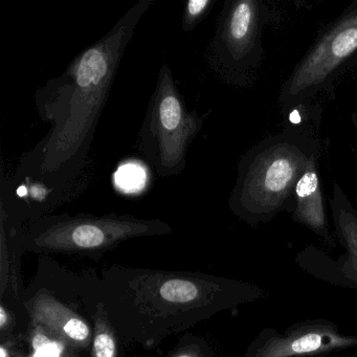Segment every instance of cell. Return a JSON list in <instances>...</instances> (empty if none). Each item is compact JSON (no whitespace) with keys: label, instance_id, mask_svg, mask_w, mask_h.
<instances>
[{"label":"cell","instance_id":"8fae6325","mask_svg":"<svg viewBox=\"0 0 357 357\" xmlns=\"http://www.w3.org/2000/svg\"><path fill=\"white\" fill-rule=\"evenodd\" d=\"M202 291L193 282L173 279L165 282L160 288V298L170 303H189L199 298Z\"/></svg>","mask_w":357,"mask_h":357},{"label":"cell","instance_id":"30bf717a","mask_svg":"<svg viewBox=\"0 0 357 357\" xmlns=\"http://www.w3.org/2000/svg\"><path fill=\"white\" fill-rule=\"evenodd\" d=\"M35 317L74 344H85L91 329L84 321L52 298H41L35 306Z\"/></svg>","mask_w":357,"mask_h":357},{"label":"cell","instance_id":"3957f363","mask_svg":"<svg viewBox=\"0 0 357 357\" xmlns=\"http://www.w3.org/2000/svg\"><path fill=\"white\" fill-rule=\"evenodd\" d=\"M204 124L189 110L169 63L160 68L137 139V149L158 176H177L187 168L190 146Z\"/></svg>","mask_w":357,"mask_h":357},{"label":"cell","instance_id":"ba28073f","mask_svg":"<svg viewBox=\"0 0 357 357\" xmlns=\"http://www.w3.org/2000/svg\"><path fill=\"white\" fill-rule=\"evenodd\" d=\"M357 348V335L342 333L326 319L294 323L283 331L264 328L250 342L245 357H321Z\"/></svg>","mask_w":357,"mask_h":357},{"label":"cell","instance_id":"52a82bcc","mask_svg":"<svg viewBox=\"0 0 357 357\" xmlns=\"http://www.w3.org/2000/svg\"><path fill=\"white\" fill-rule=\"evenodd\" d=\"M334 237L344 254L333 258L314 245L305 246L296 252L294 262L307 275L338 287L357 289V210L334 181L330 200Z\"/></svg>","mask_w":357,"mask_h":357},{"label":"cell","instance_id":"2e32d148","mask_svg":"<svg viewBox=\"0 0 357 357\" xmlns=\"http://www.w3.org/2000/svg\"><path fill=\"white\" fill-rule=\"evenodd\" d=\"M351 121H352L353 126H354L355 130L357 132V112H353L351 114Z\"/></svg>","mask_w":357,"mask_h":357},{"label":"cell","instance_id":"ac0fdd59","mask_svg":"<svg viewBox=\"0 0 357 357\" xmlns=\"http://www.w3.org/2000/svg\"><path fill=\"white\" fill-rule=\"evenodd\" d=\"M177 357H192L191 355L188 354H183V355H179V356Z\"/></svg>","mask_w":357,"mask_h":357},{"label":"cell","instance_id":"9c48e42d","mask_svg":"<svg viewBox=\"0 0 357 357\" xmlns=\"http://www.w3.org/2000/svg\"><path fill=\"white\" fill-rule=\"evenodd\" d=\"M291 219L310 229L328 248H336L335 237L330 231L326 212L325 196L319 173V162H314L303 173L294 187Z\"/></svg>","mask_w":357,"mask_h":357},{"label":"cell","instance_id":"6da1fadb","mask_svg":"<svg viewBox=\"0 0 357 357\" xmlns=\"http://www.w3.org/2000/svg\"><path fill=\"white\" fill-rule=\"evenodd\" d=\"M153 3L139 0L60 76L35 93L37 112L51 129L22 154L11 178L14 191L28 208L68 202L89 185L96 130L127 47Z\"/></svg>","mask_w":357,"mask_h":357},{"label":"cell","instance_id":"e0dca14e","mask_svg":"<svg viewBox=\"0 0 357 357\" xmlns=\"http://www.w3.org/2000/svg\"><path fill=\"white\" fill-rule=\"evenodd\" d=\"M0 357H9V352L3 346L0 347Z\"/></svg>","mask_w":357,"mask_h":357},{"label":"cell","instance_id":"9a60e30c","mask_svg":"<svg viewBox=\"0 0 357 357\" xmlns=\"http://www.w3.org/2000/svg\"><path fill=\"white\" fill-rule=\"evenodd\" d=\"M8 319H9V317H8L7 311H6L5 307L1 305L0 306V328L1 329H3L7 325Z\"/></svg>","mask_w":357,"mask_h":357},{"label":"cell","instance_id":"7a4b0ae2","mask_svg":"<svg viewBox=\"0 0 357 357\" xmlns=\"http://www.w3.org/2000/svg\"><path fill=\"white\" fill-rule=\"evenodd\" d=\"M317 127L285 125L248 149L238 162L229 206L252 227L291 212L294 191L303 173L321 155Z\"/></svg>","mask_w":357,"mask_h":357},{"label":"cell","instance_id":"4fadbf2b","mask_svg":"<svg viewBox=\"0 0 357 357\" xmlns=\"http://www.w3.org/2000/svg\"><path fill=\"white\" fill-rule=\"evenodd\" d=\"M93 355V357H116V340L101 317L96 323Z\"/></svg>","mask_w":357,"mask_h":357},{"label":"cell","instance_id":"277c9868","mask_svg":"<svg viewBox=\"0 0 357 357\" xmlns=\"http://www.w3.org/2000/svg\"><path fill=\"white\" fill-rule=\"evenodd\" d=\"M357 64V0L324 26L294 66L280 91L281 114L312 105L323 95L333 98L336 81Z\"/></svg>","mask_w":357,"mask_h":357},{"label":"cell","instance_id":"5bb4252c","mask_svg":"<svg viewBox=\"0 0 357 357\" xmlns=\"http://www.w3.org/2000/svg\"><path fill=\"white\" fill-rule=\"evenodd\" d=\"M35 349L34 357H59L62 346L50 340L43 334H37L33 340Z\"/></svg>","mask_w":357,"mask_h":357},{"label":"cell","instance_id":"8992f818","mask_svg":"<svg viewBox=\"0 0 357 357\" xmlns=\"http://www.w3.org/2000/svg\"><path fill=\"white\" fill-rule=\"evenodd\" d=\"M268 9L261 0H227L208 49L213 72L225 82L245 86L263 61L262 35Z\"/></svg>","mask_w":357,"mask_h":357},{"label":"cell","instance_id":"7c38bea8","mask_svg":"<svg viewBox=\"0 0 357 357\" xmlns=\"http://www.w3.org/2000/svg\"><path fill=\"white\" fill-rule=\"evenodd\" d=\"M215 0H190L185 3L181 18V28L185 32L195 30L196 26L208 15L214 7Z\"/></svg>","mask_w":357,"mask_h":357},{"label":"cell","instance_id":"5b68a950","mask_svg":"<svg viewBox=\"0 0 357 357\" xmlns=\"http://www.w3.org/2000/svg\"><path fill=\"white\" fill-rule=\"evenodd\" d=\"M169 231L170 227L160 219L149 220L131 215L64 214L37 219L26 241L36 250L100 252L132 238L162 235Z\"/></svg>","mask_w":357,"mask_h":357}]
</instances>
